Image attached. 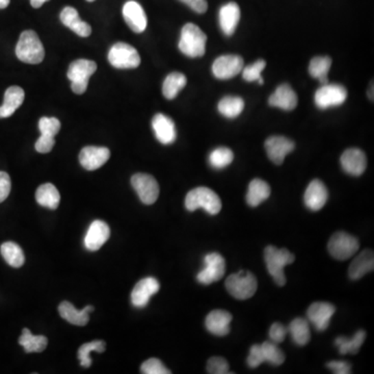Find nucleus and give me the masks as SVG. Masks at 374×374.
Masks as SVG:
<instances>
[{
  "mask_svg": "<svg viewBox=\"0 0 374 374\" xmlns=\"http://www.w3.org/2000/svg\"><path fill=\"white\" fill-rule=\"evenodd\" d=\"M247 366L249 368H257L264 363V358H263L262 351L259 345H253L249 349V357L247 359Z\"/></svg>",
  "mask_w": 374,
  "mask_h": 374,
  "instance_id": "obj_46",
  "label": "nucleus"
},
{
  "mask_svg": "<svg viewBox=\"0 0 374 374\" xmlns=\"http://www.w3.org/2000/svg\"><path fill=\"white\" fill-rule=\"evenodd\" d=\"M232 315L225 310H213L207 315L205 327L212 335L225 337L230 333Z\"/></svg>",
  "mask_w": 374,
  "mask_h": 374,
  "instance_id": "obj_22",
  "label": "nucleus"
},
{
  "mask_svg": "<svg viewBox=\"0 0 374 374\" xmlns=\"http://www.w3.org/2000/svg\"><path fill=\"white\" fill-rule=\"evenodd\" d=\"M95 308L92 306H86L82 311L76 309L71 303L69 301H62L60 306H58V313L62 319L67 321L68 323H72L74 325H79V327H84L90 321V312H94Z\"/></svg>",
  "mask_w": 374,
  "mask_h": 374,
  "instance_id": "obj_24",
  "label": "nucleus"
},
{
  "mask_svg": "<svg viewBox=\"0 0 374 374\" xmlns=\"http://www.w3.org/2000/svg\"><path fill=\"white\" fill-rule=\"evenodd\" d=\"M297 92L292 90L289 84H284L277 86L273 95L269 97V105L279 108L281 110L290 112L297 106Z\"/></svg>",
  "mask_w": 374,
  "mask_h": 374,
  "instance_id": "obj_23",
  "label": "nucleus"
},
{
  "mask_svg": "<svg viewBox=\"0 0 374 374\" xmlns=\"http://www.w3.org/2000/svg\"><path fill=\"white\" fill-rule=\"evenodd\" d=\"M260 347L264 362H267V363L273 366H279L284 363V353L279 349L275 343L271 341H265Z\"/></svg>",
  "mask_w": 374,
  "mask_h": 374,
  "instance_id": "obj_40",
  "label": "nucleus"
},
{
  "mask_svg": "<svg viewBox=\"0 0 374 374\" xmlns=\"http://www.w3.org/2000/svg\"><path fill=\"white\" fill-rule=\"evenodd\" d=\"M185 207L188 211L203 208L209 214L215 215L222 210V201L208 187H197L190 190L185 198Z\"/></svg>",
  "mask_w": 374,
  "mask_h": 374,
  "instance_id": "obj_4",
  "label": "nucleus"
},
{
  "mask_svg": "<svg viewBox=\"0 0 374 374\" xmlns=\"http://www.w3.org/2000/svg\"><path fill=\"white\" fill-rule=\"evenodd\" d=\"M16 55L21 62L37 65L45 58V50L39 36L34 30H25L16 46Z\"/></svg>",
  "mask_w": 374,
  "mask_h": 374,
  "instance_id": "obj_2",
  "label": "nucleus"
},
{
  "mask_svg": "<svg viewBox=\"0 0 374 374\" xmlns=\"http://www.w3.org/2000/svg\"><path fill=\"white\" fill-rule=\"evenodd\" d=\"M234 160V154L232 150L226 147H220L215 149L209 155V162L212 168L216 170H222L232 164Z\"/></svg>",
  "mask_w": 374,
  "mask_h": 374,
  "instance_id": "obj_38",
  "label": "nucleus"
},
{
  "mask_svg": "<svg viewBox=\"0 0 374 374\" xmlns=\"http://www.w3.org/2000/svg\"><path fill=\"white\" fill-rule=\"evenodd\" d=\"M11 0H0V10L5 9L9 7Z\"/></svg>",
  "mask_w": 374,
  "mask_h": 374,
  "instance_id": "obj_52",
  "label": "nucleus"
},
{
  "mask_svg": "<svg viewBox=\"0 0 374 374\" xmlns=\"http://www.w3.org/2000/svg\"><path fill=\"white\" fill-rule=\"evenodd\" d=\"M11 178L5 172H0V203L7 200L11 192Z\"/></svg>",
  "mask_w": 374,
  "mask_h": 374,
  "instance_id": "obj_48",
  "label": "nucleus"
},
{
  "mask_svg": "<svg viewBox=\"0 0 374 374\" xmlns=\"http://www.w3.org/2000/svg\"><path fill=\"white\" fill-rule=\"evenodd\" d=\"M258 287L256 277L247 271L229 275L226 279V289L235 299L245 301L254 297Z\"/></svg>",
  "mask_w": 374,
  "mask_h": 374,
  "instance_id": "obj_5",
  "label": "nucleus"
},
{
  "mask_svg": "<svg viewBox=\"0 0 374 374\" xmlns=\"http://www.w3.org/2000/svg\"><path fill=\"white\" fill-rule=\"evenodd\" d=\"M39 130L41 134L48 136H55L60 130V122L56 118L43 116L39 121Z\"/></svg>",
  "mask_w": 374,
  "mask_h": 374,
  "instance_id": "obj_42",
  "label": "nucleus"
},
{
  "mask_svg": "<svg viewBox=\"0 0 374 374\" xmlns=\"http://www.w3.org/2000/svg\"><path fill=\"white\" fill-rule=\"evenodd\" d=\"M86 1H88V3H92V1H95V0H86Z\"/></svg>",
  "mask_w": 374,
  "mask_h": 374,
  "instance_id": "obj_53",
  "label": "nucleus"
},
{
  "mask_svg": "<svg viewBox=\"0 0 374 374\" xmlns=\"http://www.w3.org/2000/svg\"><path fill=\"white\" fill-rule=\"evenodd\" d=\"M140 371L145 374H170L172 373L171 370L166 369L164 364L160 360L152 359L147 360L146 362L142 364Z\"/></svg>",
  "mask_w": 374,
  "mask_h": 374,
  "instance_id": "obj_43",
  "label": "nucleus"
},
{
  "mask_svg": "<svg viewBox=\"0 0 374 374\" xmlns=\"http://www.w3.org/2000/svg\"><path fill=\"white\" fill-rule=\"evenodd\" d=\"M266 67V62L264 60H257L256 62L252 64V65L243 67L242 69V77L243 79L247 82H258L259 84H264V80L261 77V73L263 70Z\"/></svg>",
  "mask_w": 374,
  "mask_h": 374,
  "instance_id": "obj_41",
  "label": "nucleus"
},
{
  "mask_svg": "<svg viewBox=\"0 0 374 374\" xmlns=\"http://www.w3.org/2000/svg\"><path fill=\"white\" fill-rule=\"evenodd\" d=\"M205 267L197 275L198 282L210 285L220 281L226 273V261L219 253H209L204 258Z\"/></svg>",
  "mask_w": 374,
  "mask_h": 374,
  "instance_id": "obj_9",
  "label": "nucleus"
},
{
  "mask_svg": "<svg viewBox=\"0 0 374 374\" xmlns=\"http://www.w3.org/2000/svg\"><path fill=\"white\" fill-rule=\"evenodd\" d=\"M287 333H288V329L286 327L281 325V323H275L269 329V338H271V342H273L275 345H279V343H282L284 341Z\"/></svg>",
  "mask_w": 374,
  "mask_h": 374,
  "instance_id": "obj_45",
  "label": "nucleus"
},
{
  "mask_svg": "<svg viewBox=\"0 0 374 374\" xmlns=\"http://www.w3.org/2000/svg\"><path fill=\"white\" fill-rule=\"evenodd\" d=\"M347 99V90L341 84H325L315 92V104L321 110L339 106Z\"/></svg>",
  "mask_w": 374,
  "mask_h": 374,
  "instance_id": "obj_10",
  "label": "nucleus"
},
{
  "mask_svg": "<svg viewBox=\"0 0 374 374\" xmlns=\"http://www.w3.org/2000/svg\"><path fill=\"white\" fill-rule=\"evenodd\" d=\"M187 79L184 74L173 72L166 76L162 86V94L169 100L175 99L180 90L186 86Z\"/></svg>",
  "mask_w": 374,
  "mask_h": 374,
  "instance_id": "obj_34",
  "label": "nucleus"
},
{
  "mask_svg": "<svg viewBox=\"0 0 374 374\" xmlns=\"http://www.w3.org/2000/svg\"><path fill=\"white\" fill-rule=\"evenodd\" d=\"M327 199H329V192L327 187L321 180L315 179L308 185L305 196H303V202L309 210L316 212L327 204Z\"/></svg>",
  "mask_w": 374,
  "mask_h": 374,
  "instance_id": "obj_16",
  "label": "nucleus"
},
{
  "mask_svg": "<svg viewBox=\"0 0 374 374\" xmlns=\"http://www.w3.org/2000/svg\"><path fill=\"white\" fill-rule=\"evenodd\" d=\"M365 339V331L360 329L351 339H347V337H343V336L337 337V339L335 340V345L341 355H347L349 353H351V355H357Z\"/></svg>",
  "mask_w": 374,
  "mask_h": 374,
  "instance_id": "obj_31",
  "label": "nucleus"
},
{
  "mask_svg": "<svg viewBox=\"0 0 374 374\" xmlns=\"http://www.w3.org/2000/svg\"><path fill=\"white\" fill-rule=\"evenodd\" d=\"M110 158V151L105 147L88 146L80 151L79 162L86 170L96 171L104 166Z\"/></svg>",
  "mask_w": 374,
  "mask_h": 374,
  "instance_id": "obj_15",
  "label": "nucleus"
},
{
  "mask_svg": "<svg viewBox=\"0 0 374 374\" xmlns=\"http://www.w3.org/2000/svg\"><path fill=\"white\" fill-rule=\"evenodd\" d=\"M110 236V229L108 225L103 221H94L84 237V245L90 252H95L101 249Z\"/></svg>",
  "mask_w": 374,
  "mask_h": 374,
  "instance_id": "obj_20",
  "label": "nucleus"
},
{
  "mask_svg": "<svg viewBox=\"0 0 374 374\" xmlns=\"http://www.w3.org/2000/svg\"><path fill=\"white\" fill-rule=\"evenodd\" d=\"M97 70V64L90 60H76L68 69V78L71 82V88L77 95H82L88 88L90 76Z\"/></svg>",
  "mask_w": 374,
  "mask_h": 374,
  "instance_id": "obj_6",
  "label": "nucleus"
},
{
  "mask_svg": "<svg viewBox=\"0 0 374 374\" xmlns=\"http://www.w3.org/2000/svg\"><path fill=\"white\" fill-rule=\"evenodd\" d=\"M179 1L188 5L192 11L198 14L206 13L207 9H208L207 0H179Z\"/></svg>",
  "mask_w": 374,
  "mask_h": 374,
  "instance_id": "obj_50",
  "label": "nucleus"
},
{
  "mask_svg": "<svg viewBox=\"0 0 374 374\" xmlns=\"http://www.w3.org/2000/svg\"><path fill=\"white\" fill-rule=\"evenodd\" d=\"M240 20V9L236 3H229L220 10V26L225 35L231 37Z\"/></svg>",
  "mask_w": 374,
  "mask_h": 374,
  "instance_id": "obj_26",
  "label": "nucleus"
},
{
  "mask_svg": "<svg viewBox=\"0 0 374 374\" xmlns=\"http://www.w3.org/2000/svg\"><path fill=\"white\" fill-rule=\"evenodd\" d=\"M36 200H37L38 204L41 206L47 207V208L54 210L60 205V195L53 184L45 183L38 188L37 192H36Z\"/></svg>",
  "mask_w": 374,
  "mask_h": 374,
  "instance_id": "obj_30",
  "label": "nucleus"
},
{
  "mask_svg": "<svg viewBox=\"0 0 374 374\" xmlns=\"http://www.w3.org/2000/svg\"><path fill=\"white\" fill-rule=\"evenodd\" d=\"M264 260L269 275L277 286H284L286 284V275L284 267L295 262V257L292 253L286 249H277L273 245H269L264 249Z\"/></svg>",
  "mask_w": 374,
  "mask_h": 374,
  "instance_id": "obj_1",
  "label": "nucleus"
},
{
  "mask_svg": "<svg viewBox=\"0 0 374 374\" xmlns=\"http://www.w3.org/2000/svg\"><path fill=\"white\" fill-rule=\"evenodd\" d=\"M360 241L357 237L347 232H337L331 237L327 249L336 260L345 261L353 257L359 251Z\"/></svg>",
  "mask_w": 374,
  "mask_h": 374,
  "instance_id": "obj_7",
  "label": "nucleus"
},
{
  "mask_svg": "<svg viewBox=\"0 0 374 374\" xmlns=\"http://www.w3.org/2000/svg\"><path fill=\"white\" fill-rule=\"evenodd\" d=\"M132 185L144 204L152 205L158 201L160 196V185L154 177L142 173L134 175Z\"/></svg>",
  "mask_w": 374,
  "mask_h": 374,
  "instance_id": "obj_11",
  "label": "nucleus"
},
{
  "mask_svg": "<svg viewBox=\"0 0 374 374\" xmlns=\"http://www.w3.org/2000/svg\"><path fill=\"white\" fill-rule=\"evenodd\" d=\"M19 345L23 347L25 353H42L47 347L48 340L45 336H34L25 327L20 336Z\"/></svg>",
  "mask_w": 374,
  "mask_h": 374,
  "instance_id": "obj_32",
  "label": "nucleus"
},
{
  "mask_svg": "<svg viewBox=\"0 0 374 374\" xmlns=\"http://www.w3.org/2000/svg\"><path fill=\"white\" fill-rule=\"evenodd\" d=\"M332 66V58L329 56H317L312 58L309 65V73L313 78L319 80L321 84H329V69Z\"/></svg>",
  "mask_w": 374,
  "mask_h": 374,
  "instance_id": "obj_35",
  "label": "nucleus"
},
{
  "mask_svg": "<svg viewBox=\"0 0 374 374\" xmlns=\"http://www.w3.org/2000/svg\"><path fill=\"white\" fill-rule=\"evenodd\" d=\"M245 101L242 98L227 96L219 103V112L228 119H234L242 112Z\"/></svg>",
  "mask_w": 374,
  "mask_h": 374,
  "instance_id": "obj_37",
  "label": "nucleus"
},
{
  "mask_svg": "<svg viewBox=\"0 0 374 374\" xmlns=\"http://www.w3.org/2000/svg\"><path fill=\"white\" fill-rule=\"evenodd\" d=\"M60 18L64 25L73 30L79 37L86 38L92 34L90 24L80 19L79 14L74 8L66 7L60 13Z\"/></svg>",
  "mask_w": 374,
  "mask_h": 374,
  "instance_id": "obj_25",
  "label": "nucleus"
},
{
  "mask_svg": "<svg viewBox=\"0 0 374 374\" xmlns=\"http://www.w3.org/2000/svg\"><path fill=\"white\" fill-rule=\"evenodd\" d=\"M327 367L336 374L351 373V365L347 361H332L327 363Z\"/></svg>",
  "mask_w": 374,
  "mask_h": 374,
  "instance_id": "obj_49",
  "label": "nucleus"
},
{
  "mask_svg": "<svg viewBox=\"0 0 374 374\" xmlns=\"http://www.w3.org/2000/svg\"><path fill=\"white\" fill-rule=\"evenodd\" d=\"M160 289V282L155 277H149L140 279L132 290V305L138 308L146 307L151 297L156 295Z\"/></svg>",
  "mask_w": 374,
  "mask_h": 374,
  "instance_id": "obj_17",
  "label": "nucleus"
},
{
  "mask_svg": "<svg viewBox=\"0 0 374 374\" xmlns=\"http://www.w3.org/2000/svg\"><path fill=\"white\" fill-rule=\"evenodd\" d=\"M340 162L345 172L355 177L361 176L367 166L365 153L360 149L351 148L345 151Z\"/></svg>",
  "mask_w": 374,
  "mask_h": 374,
  "instance_id": "obj_19",
  "label": "nucleus"
},
{
  "mask_svg": "<svg viewBox=\"0 0 374 374\" xmlns=\"http://www.w3.org/2000/svg\"><path fill=\"white\" fill-rule=\"evenodd\" d=\"M335 312V306L332 303L316 301L312 303L308 309V321L314 325L317 331H325L329 327L332 316Z\"/></svg>",
  "mask_w": 374,
  "mask_h": 374,
  "instance_id": "obj_14",
  "label": "nucleus"
},
{
  "mask_svg": "<svg viewBox=\"0 0 374 374\" xmlns=\"http://www.w3.org/2000/svg\"><path fill=\"white\" fill-rule=\"evenodd\" d=\"M207 36L194 23H187L181 30L178 47L188 58H201L206 51Z\"/></svg>",
  "mask_w": 374,
  "mask_h": 374,
  "instance_id": "obj_3",
  "label": "nucleus"
},
{
  "mask_svg": "<svg viewBox=\"0 0 374 374\" xmlns=\"http://www.w3.org/2000/svg\"><path fill=\"white\" fill-rule=\"evenodd\" d=\"M0 252H1L5 262L11 265L12 267L19 269L24 264L25 257H24L23 251L17 243L12 242V241L3 243L0 247Z\"/></svg>",
  "mask_w": 374,
  "mask_h": 374,
  "instance_id": "obj_36",
  "label": "nucleus"
},
{
  "mask_svg": "<svg viewBox=\"0 0 374 374\" xmlns=\"http://www.w3.org/2000/svg\"><path fill=\"white\" fill-rule=\"evenodd\" d=\"M108 62L116 69H134L140 65V56L129 44L119 42L110 48Z\"/></svg>",
  "mask_w": 374,
  "mask_h": 374,
  "instance_id": "obj_8",
  "label": "nucleus"
},
{
  "mask_svg": "<svg viewBox=\"0 0 374 374\" xmlns=\"http://www.w3.org/2000/svg\"><path fill=\"white\" fill-rule=\"evenodd\" d=\"M54 145H55V140H54L53 136L41 134L39 140L36 142L35 148L38 152L46 154V153H49L53 149Z\"/></svg>",
  "mask_w": 374,
  "mask_h": 374,
  "instance_id": "obj_47",
  "label": "nucleus"
},
{
  "mask_svg": "<svg viewBox=\"0 0 374 374\" xmlns=\"http://www.w3.org/2000/svg\"><path fill=\"white\" fill-rule=\"evenodd\" d=\"M123 17L134 33L142 34L146 30L148 24L146 13L142 5L136 1L130 0L125 3L123 7Z\"/></svg>",
  "mask_w": 374,
  "mask_h": 374,
  "instance_id": "obj_18",
  "label": "nucleus"
},
{
  "mask_svg": "<svg viewBox=\"0 0 374 374\" xmlns=\"http://www.w3.org/2000/svg\"><path fill=\"white\" fill-rule=\"evenodd\" d=\"M23 88L20 86H10L5 90V99H3V105L0 106V119H5L11 116L24 101Z\"/></svg>",
  "mask_w": 374,
  "mask_h": 374,
  "instance_id": "obj_27",
  "label": "nucleus"
},
{
  "mask_svg": "<svg viewBox=\"0 0 374 374\" xmlns=\"http://www.w3.org/2000/svg\"><path fill=\"white\" fill-rule=\"evenodd\" d=\"M49 0H30V5L35 9H39L44 3H47Z\"/></svg>",
  "mask_w": 374,
  "mask_h": 374,
  "instance_id": "obj_51",
  "label": "nucleus"
},
{
  "mask_svg": "<svg viewBox=\"0 0 374 374\" xmlns=\"http://www.w3.org/2000/svg\"><path fill=\"white\" fill-rule=\"evenodd\" d=\"M245 67L243 58L239 55H222L213 62V75L219 79H231L238 75Z\"/></svg>",
  "mask_w": 374,
  "mask_h": 374,
  "instance_id": "obj_12",
  "label": "nucleus"
},
{
  "mask_svg": "<svg viewBox=\"0 0 374 374\" xmlns=\"http://www.w3.org/2000/svg\"><path fill=\"white\" fill-rule=\"evenodd\" d=\"M264 146L269 160L277 166H281L295 148V142L285 136H271L265 140Z\"/></svg>",
  "mask_w": 374,
  "mask_h": 374,
  "instance_id": "obj_13",
  "label": "nucleus"
},
{
  "mask_svg": "<svg viewBox=\"0 0 374 374\" xmlns=\"http://www.w3.org/2000/svg\"><path fill=\"white\" fill-rule=\"evenodd\" d=\"M207 372L210 374H228L229 364L227 360L221 357H212L207 363Z\"/></svg>",
  "mask_w": 374,
  "mask_h": 374,
  "instance_id": "obj_44",
  "label": "nucleus"
},
{
  "mask_svg": "<svg viewBox=\"0 0 374 374\" xmlns=\"http://www.w3.org/2000/svg\"><path fill=\"white\" fill-rule=\"evenodd\" d=\"M374 255L371 249H365L361 254L358 255L349 269V277L353 281L362 279L366 273L373 271Z\"/></svg>",
  "mask_w": 374,
  "mask_h": 374,
  "instance_id": "obj_28",
  "label": "nucleus"
},
{
  "mask_svg": "<svg viewBox=\"0 0 374 374\" xmlns=\"http://www.w3.org/2000/svg\"><path fill=\"white\" fill-rule=\"evenodd\" d=\"M155 136L162 145H171L176 140L177 130L174 121L164 114H155L152 120Z\"/></svg>",
  "mask_w": 374,
  "mask_h": 374,
  "instance_id": "obj_21",
  "label": "nucleus"
},
{
  "mask_svg": "<svg viewBox=\"0 0 374 374\" xmlns=\"http://www.w3.org/2000/svg\"><path fill=\"white\" fill-rule=\"evenodd\" d=\"M105 342L102 341V340H96V341L82 345V347H80V349H78L77 353L80 365L84 368L90 367V365H92V360H90V353H92V351H97V353H102L105 351Z\"/></svg>",
  "mask_w": 374,
  "mask_h": 374,
  "instance_id": "obj_39",
  "label": "nucleus"
},
{
  "mask_svg": "<svg viewBox=\"0 0 374 374\" xmlns=\"http://www.w3.org/2000/svg\"><path fill=\"white\" fill-rule=\"evenodd\" d=\"M293 342L299 347H305L311 339L309 321L303 319H295L291 321L288 327Z\"/></svg>",
  "mask_w": 374,
  "mask_h": 374,
  "instance_id": "obj_33",
  "label": "nucleus"
},
{
  "mask_svg": "<svg viewBox=\"0 0 374 374\" xmlns=\"http://www.w3.org/2000/svg\"><path fill=\"white\" fill-rule=\"evenodd\" d=\"M271 186L261 179H254L249 185L247 194V203L251 207H257L271 196Z\"/></svg>",
  "mask_w": 374,
  "mask_h": 374,
  "instance_id": "obj_29",
  "label": "nucleus"
}]
</instances>
